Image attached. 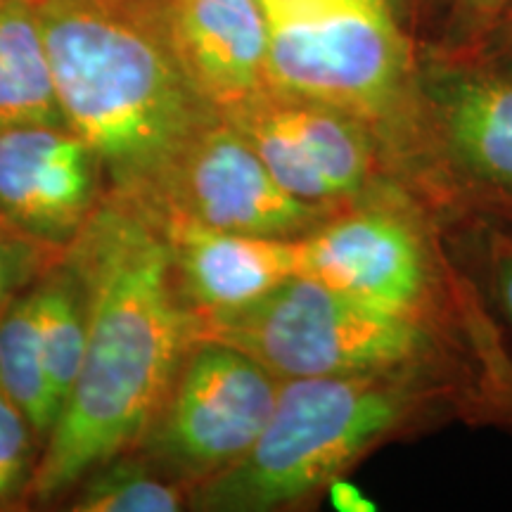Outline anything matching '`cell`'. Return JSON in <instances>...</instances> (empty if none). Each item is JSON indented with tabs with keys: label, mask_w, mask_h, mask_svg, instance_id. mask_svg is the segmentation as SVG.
<instances>
[{
	"label": "cell",
	"mask_w": 512,
	"mask_h": 512,
	"mask_svg": "<svg viewBox=\"0 0 512 512\" xmlns=\"http://www.w3.org/2000/svg\"><path fill=\"white\" fill-rule=\"evenodd\" d=\"M64 254L88 290L79 375L38 456L31 508L62 503L81 479L138 444L195 339L159 221L107 195Z\"/></svg>",
	"instance_id": "6da1fadb"
},
{
	"label": "cell",
	"mask_w": 512,
	"mask_h": 512,
	"mask_svg": "<svg viewBox=\"0 0 512 512\" xmlns=\"http://www.w3.org/2000/svg\"><path fill=\"white\" fill-rule=\"evenodd\" d=\"M60 110L105 192L155 216L185 150L223 114L176 53L164 0H34Z\"/></svg>",
	"instance_id": "7a4b0ae2"
},
{
	"label": "cell",
	"mask_w": 512,
	"mask_h": 512,
	"mask_svg": "<svg viewBox=\"0 0 512 512\" xmlns=\"http://www.w3.org/2000/svg\"><path fill=\"white\" fill-rule=\"evenodd\" d=\"M458 418H512V399L475 370L448 363L283 380L256 444L195 486L188 510L309 508L382 446Z\"/></svg>",
	"instance_id": "3957f363"
},
{
	"label": "cell",
	"mask_w": 512,
	"mask_h": 512,
	"mask_svg": "<svg viewBox=\"0 0 512 512\" xmlns=\"http://www.w3.org/2000/svg\"><path fill=\"white\" fill-rule=\"evenodd\" d=\"M195 337L245 351L280 380L448 363L475 370L512 399V363L498 339H477L294 275L238 311L195 320Z\"/></svg>",
	"instance_id": "277c9868"
},
{
	"label": "cell",
	"mask_w": 512,
	"mask_h": 512,
	"mask_svg": "<svg viewBox=\"0 0 512 512\" xmlns=\"http://www.w3.org/2000/svg\"><path fill=\"white\" fill-rule=\"evenodd\" d=\"M256 3L266 22L268 86L366 121L396 181L411 190L420 143V57L392 0Z\"/></svg>",
	"instance_id": "5b68a950"
},
{
	"label": "cell",
	"mask_w": 512,
	"mask_h": 512,
	"mask_svg": "<svg viewBox=\"0 0 512 512\" xmlns=\"http://www.w3.org/2000/svg\"><path fill=\"white\" fill-rule=\"evenodd\" d=\"M439 226L420 197L394 183L335 211L299 240V273L382 309L496 339L477 292L446 254Z\"/></svg>",
	"instance_id": "8992f818"
},
{
	"label": "cell",
	"mask_w": 512,
	"mask_h": 512,
	"mask_svg": "<svg viewBox=\"0 0 512 512\" xmlns=\"http://www.w3.org/2000/svg\"><path fill=\"white\" fill-rule=\"evenodd\" d=\"M413 195L439 219L512 223V64L444 50L420 60Z\"/></svg>",
	"instance_id": "52a82bcc"
},
{
	"label": "cell",
	"mask_w": 512,
	"mask_h": 512,
	"mask_svg": "<svg viewBox=\"0 0 512 512\" xmlns=\"http://www.w3.org/2000/svg\"><path fill=\"white\" fill-rule=\"evenodd\" d=\"M280 382L233 344L195 337L131 453L190 496L256 444L273 415Z\"/></svg>",
	"instance_id": "ba28073f"
},
{
	"label": "cell",
	"mask_w": 512,
	"mask_h": 512,
	"mask_svg": "<svg viewBox=\"0 0 512 512\" xmlns=\"http://www.w3.org/2000/svg\"><path fill=\"white\" fill-rule=\"evenodd\" d=\"M223 119L304 202L344 209L399 183L373 128L328 102L268 88Z\"/></svg>",
	"instance_id": "9c48e42d"
},
{
	"label": "cell",
	"mask_w": 512,
	"mask_h": 512,
	"mask_svg": "<svg viewBox=\"0 0 512 512\" xmlns=\"http://www.w3.org/2000/svg\"><path fill=\"white\" fill-rule=\"evenodd\" d=\"M339 209L294 197L268 166L219 119L197 136L166 181L152 219H181L228 233L302 240Z\"/></svg>",
	"instance_id": "30bf717a"
},
{
	"label": "cell",
	"mask_w": 512,
	"mask_h": 512,
	"mask_svg": "<svg viewBox=\"0 0 512 512\" xmlns=\"http://www.w3.org/2000/svg\"><path fill=\"white\" fill-rule=\"evenodd\" d=\"M107 197L98 157L67 124L0 126V226L60 254Z\"/></svg>",
	"instance_id": "8fae6325"
},
{
	"label": "cell",
	"mask_w": 512,
	"mask_h": 512,
	"mask_svg": "<svg viewBox=\"0 0 512 512\" xmlns=\"http://www.w3.org/2000/svg\"><path fill=\"white\" fill-rule=\"evenodd\" d=\"M159 226L178 294L195 320L238 311L299 275V240L256 238L181 219Z\"/></svg>",
	"instance_id": "7c38bea8"
},
{
	"label": "cell",
	"mask_w": 512,
	"mask_h": 512,
	"mask_svg": "<svg viewBox=\"0 0 512 512\" xmlns=\"http://www.w3.org/2000/svg\"><path fill=\"white\" fill-rule=\"evenodd\" d=\"M164 15L185 72L221 114L271 88L256 0H164Z\"/></svg>",
	"instance_id": "4fadbf2b"
},
{
	"label": "cell",
	"mask_w": 512,
	"mask_h": 512,
	"mask_svg": "<svg viewBox=\"0 0 512 512\" xmlns=\"http://www.w3.org/2000/svg\"><path fill=\"white\" fill-rule=\"evenodd\" d=\"M64 124L34 0H0V126Z\"/></svg>",
	"instance_id": "5bb4252c"
},
{
	"label": "cell",
	"mask_w": 512,
	"mask_h": 512,
	"mask_svg": "<svg viewBox=\"0 0 512 512\" xmlns=\"http://www.w3.org/2000/svg\"><path fill=\"white\" fill-rule=\"evenodd\" d=\"M36 325L50 380L64 406L79 375L88 342V290L79 268L60 252L31 283Z\"/></svg>",
	"instance_id": "9a60e30c"
},
{
	"label": "cell",
	"mask_w": 512,
	"mask_h": 512,
	"mask_svg": "<svg viewBox=\"0 0 512 512\" xmlns=\"http://www.w3.org/2000/svg\"><path fill=\"white\" fill-rule=\"evenodd\" d=\"M0 389L24 413L43 448L60 418L62 403L43 356L31 285L0 313Z\"/></svg>",
	"instance_id": "2e32d148"
},
{
	"label": "cell",
	"mask_w": 512,
	"mask_h": 512,
	"mask_svg": "<svg viewBox=\"0 0 512 512\" xmlns=\"http://www.w3.org/2000/svg\"><path fill=\"white\" fill-rule=\"evenodd\" d=\"M62 503L72 512H178L188 510V491L128 451L81 479Z\"/></svg>",
	"instance_id": "e0dca14e"
},
{
	"label": "cell",
	"mask_w": 512,
	"mask_h": 512,
	"mask_svg": "<svg viewBox=\"0 0 512 512\" xmlns=\"http://www.w3.org/2000/svg\"><path fill=\"white\" fill-rule=\"evenodd\" d=\"M41 456L29 420L0 389V510L29 505V491Z\"/></svg>",
	"instance_id": "ac0fdd59"
},
{
	"label": "cell",
	"mask_w": 512,
	"mask_h": 512,
	"mask_svg": "<svg viewBox=\"0 0 512 512\" xmlns=\"http://www.w3.org/2000/svg\"><path fill=\"white\" fill-rule=\"evenodd\" d=\"M512 0H453L444 53H482Z\"/></svg>",
	"instance_id": "d6986e66"
},
{
	"label": "cell",
	"mask_w": 512,
	"mask_h": 512,
	"mask_svg": "<svg viewBox=\"0 0 512 512\" xmlns=\"http://www.w3.org/2000/svg\"><path fill=\"white\" fill-rule=\"evenodd\" d=\"M53 256L57 254L31 245V242L17 238L8 228L0 226V313L24 287L34 283L36 275L43 271V266Z\"/></svg>",
	"instance_id": "ffe728a7"
},
{
	"label": "cell",
	"mask_w": 512,
	"mask_h": 512,
	"mask_svg": "<svg viewBox=\"0 0 512 512\" xmlns=\"http://www.w3.org/2000/svg\"><path fill=\"white\" fill-rule=\"evenodd\" d=\"M482 259L491 297L512 330V233L484 223Z\"/></svg>",
	"instance_id": "44dd1931"
},
{
	"label": "cell",
	"mask_w": 512,
	"mask_h": 512,
	"mask_svg": "<svg viewBox=\"0 0 512 512\" xmlns=\"http://www.w3.org/2000/svg\"><path fill=\"white\" fill-rule=\"evenodd\" d=\"M489 46L491 48L496 46L498 53H501V57H505V60L512 62V5H510V10L503 15L501 22H498L494 34H491L489 43H486V48H489Z\"/></svg>",
	"instance_id": "7402d4cb"
}]
</instances>
